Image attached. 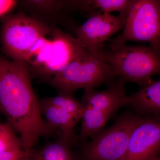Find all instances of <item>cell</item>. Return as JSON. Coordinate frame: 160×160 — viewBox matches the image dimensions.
I'll use <instances>...</instances> for the list:
<instances>
[{"mask_svg":"<svg viewBox=\"0 0 160 160\" xmlns=\"http://www.w3.org/2000/svg\"><path fill=\"white\" fill-rule=\"evenodd\" d=\"M26 63L0 55V112L19 133L23 150L29 152L40 138L52 131L42 117Z\"/></svg>","mask_w":160,"mask_h":160,"instance_id":"cell-1","label":"cell"},{"mask_svg":"<svg viewBox=\"0 0 160 160\" xmlns=\"http://www.w3.org/2000/svg\"><path fill=\"white\" fill-rule=\"evenodd\" d=\"M102 55L115 77L125 82L142 87L152 81V77L160 74V49L150 45L111 46Z\"/></svg>","mask_w":160,"mask_h":160,"instance_id":"cell-2","label":"cell"},{"mask_svg":"<svg viewBox=\"0 0 160 160\" xmlns=\"http://www.w3.org/2000/svg\"><path fill=\"white\" fill-rule=\"evenodd\" d=\"M102 52L94 54L86 49L62 71L52 78L51 85L60 93H71L80 88H94L110 82L116 77Z\"/></svg>","mask_w":160,"mask_h":160,"instance_id":"cell-3","label":"cell"},{"mask_svg":"<svg viewBox=\"0 0 160 160\" xmlns=\"http://www.w3.org/2000/svg\"><path fill=\"white\" fill-rule=\"evenodd\" d=\"M53 28L23 12L2 18L0 41L4 52L12 60L24 62L28 51L40 38Z\"/></svg>","mask_w":160,"mask_h":160,"instance_id":"cell-4","label":"cell"},{"mask_svg":"<svg viewBox=\"0 0 160 160\" xmlns=\"http://www.w3.org/2000/svg\"><path fill=\"white\" fill-rule=\"evenodd\" d=\"M147 42L160 49V0H133L122 33L111 46Z\"/></svg>","mask_w":160,"mask_h":160,"instance_id":"cell-5","label":"cell"},{"mask_svg":"<svg viewBox=\"0 0 160 160\" xmlns=\"http://www.w3.org/2000/svg\"><path fill=\"white\" fill-rule=\"evenodd\" d=\"M143 117L126 113L111 127L99 132L87 143L85 153L88 160H122L126 154L132 132Z\"/></svg>","mask_w":160,"mask_h":160,"instance_id":"cell-6","label":"cell"},{"mask_svg":"<svg viewBox=\"0 0 160 160\" xmlns=\"http://www.w3.org/2000/svg\"><path fill=\"white\" fill-rule=\"evenodd\" d=\"M128 14L114 16L104 12L90 16L75 29L76 38L86 50L94 54H100L104 51L105 42L123 29Z\"/></svg>","mask_w":160,"mask_h":160,"instance_id":"cell-7","label":"cell"},{"mask_svg":"<svg viewBox=\"0 0 160 160\" xmlns=\"http://www.w3.org/2000/svg\"><path fill=\"white\" fill-rule=\"evenodd\" d=\"M160 153V115L143 117L132 133L122 160H149Z\"/></svg>","mask_w":160,"mask_h":160,"instance_id":"cell-8","label":"cell"},{"mask_svg":"<svg viewBox=\"0 0 160 160\" xmlns=\"http://www.w3.org/2000/svg\"><path fill=\"white\" fill-rule=\"evenodd\" d=\"M52 52L49 63L38 77L50 79L63 71L70 63L86 50L76 38L58 28L52 32Z\"/></svg>","mask_w":160,"mask_h":160,"instance_id":"cell-9","label":"cell"},{"mask_svg":"<svg viewBox=\"0 0 160 160\" xmlns=\"http://www.w3.org/2000/svg\"><path fill=\"white\" fill-rule=\"evenodd\" d=\"M125 82L118 78L106 90L97 91L93 88L85 89L82 106L105 111L113 115L125 106L126 98Z\"/></svg>","mask_w":160,"mask_h":160,"instance_id":"cell-10","label":"cell"},{"mask_svg":"<svg viewBox=\"0 0 160 160\" xmlns=\"http://www.w3.org/2000/svg\"><path fill=\"white\" fill-rule=\"evenodd\" d=\"M125 106H130L142 116L160 115V80L152 81L127 96Z\"/></svg>","mask_w":160,"mask_h":160,"instance_id":"cell-11","label":"cell"},{"mask_svg":"<svg viewBox=\"0 0 160 160\" xmlns=\"http://www.w3.org/2000/svg\"><path fill=\"white\" fill-rule=\"evenodd\" d=\"M39 103L41 113L45 117L49 128L52 131L55 129L59 130L62 134V141L68 144L73 136L75 126L78 121L52 105L46 99Z\"/></svg>","mask_w":160,"mask_h":160,"instance_id":"cell-12","label":"cell"},{"mask_svg":"<svg viewBox=\"0 0 160 160\" xmlns=\"http://www.w3.org/2000/svg\"><path fill=\"white\" fill-rule=\"evenodd\" d=\"M133 0L76 1V9L89 11V16L98 13L118 11L119 14L128 13Z\"/></svg>","mask_w":160,"mask_h":160,"instance_id":"cell-13","label":"cell"},{"mask_svg":"<svg viewBox=\"0 0 160 160\" xmlns=\"http://www.w3.org/2000/svg\"><path fill=\"white\" fill-rule=\"evenodd\" d=\"M82 107V114L81 119L82 122L80 138L85 140L99 132L112 115L102 110Z\"/></svg>","mask_w":160,"mask_h":160,"instance_id":"cell-14","label":"cell"},{"mask_svg":"<svg viewBox=\"0 0 160 160\" xmlns=\"http://www.w3.org/2000/svg\"><path fill=\"white\" fill-rule=\"evenodd\" d=\"M28 160H72L68 144L62 141L49 143L37 150L30 151Z\"/></svg>","mask_w":160,"mask_h":160,"instance_id":"cell-15","label":"cell"},{"mask_svg":"<svg viewBox=\"0 0 160 160\" xmlns=\"http://www.w3.org/2000/svg\"><path fill=\"white\" fill-rule=\"evenodd\" d=\"M24 8L35 15H58L62 9L66 8V2L63 1H22Z\"/></svg>","mask_w":160,"mask_h":160,"instance_id":"cell-16","label":"cell"},{"mask_svg":"<svg viewBox=\"0 0 160 160\" xmlns=\"http://www.w3.org/2000/svg\"><path fill=\"white\" fill-rule=\"evenodd\" d=\"M47 102L73 117L78 121L82 119V107L71 93H60L54 97L46 98Z\"/></svg>","mask_w":160,"mask_h":160,"instance_id":"cell-17","label":"cell"},{"mask_svg":"<svg viewBox=\"0 0 160 160\" xmlns=\"http://www.w3.org/2000/svg\"><path fill=\"white\" fill-rule=\"evenodd\" d=\"M9 122L0 123V152L22 149L21 140Z\"/></svg>","mask_w":160,"mask_h":160,"instance_id":"cell-18","label":"cell"},{"mask_svg":"<svg viewBox=\"0 0 160 160\" xmlns=\"http://www.w3.org/2000/svg\"><path fill=\"white\" fill-rule=\"evenodd\" d=\"M30 152H28L22 149H15L0 152V160H17L28 157Z\"/></svg>","mask_w":160,"mask_h":160,"instance_id":"cell-19","label":"cell"},{"mask_svg":"<svg viewBox=\"0 0 160 160\" xmlns=\"http://www.w3.org/2000/svg\"><path fill=\"white\" fill-rule=\"evenodd\" d=\"M18 2L13 0H0V18L8 16L17 6Z\"/></svg>","mask_w":160,"mask_h":160,"instance_id":"cell-20","label":"cell"},{"mask_svg":"<svg viewBox=\"0 0 160 160\" xmlns=\"http://www.w3.org/2000/svg\"><path fill=\"white\" fill-rule=\"evenodd\" d=\"M149 160H160V153L156 155L154 157L152 158Z\"/></svg>","mask_w":160,"mask_h":160,"instance_id":"cell-21","label":"cell"},{"mask_svg":"<svg viewBox=\"0 0 160 160\" xmlns=\"http://www.w3.org/2000/svg\"><path fill=\"white\" fill-rule=\"evenodd\" d=\"M28 157L24 158H23L19 159H18L17 160H28Z\"/></svg>","mask_w":160,"mask_h":160,"instance_id":"cell-22","label":"cell"}]
</instances>
